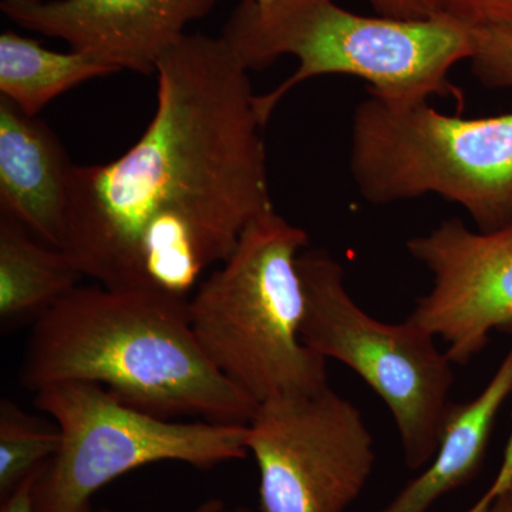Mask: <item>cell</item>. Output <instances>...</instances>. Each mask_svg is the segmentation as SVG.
<instances>
[{"instance_id":"1","label":"cell","mask_w":512,"mask_h":512,"mask_svg":"<svg viewBox=\"0 0 512 512\" xmlns=\"http://www.w3.org/2000/svg\"><path fill=\"white\" fill-rule=\"evenodd\" d=\"M248 72L222 36L187 33L164 53L137 143L110 163L73 167L62 249L80 274L188 298L274 207Z\"/></svg>"},{"instance_id":"2","label":"cell","mask_w":512,"mask_h":512,"mask_svg":"<svg viewBox=\"0 0 512 512\" xmlns=\"http://www.w3.org/2000/svg\"><path fill=\"white\" fill-rule=\"evenodd\" d=\"M25 389L92 383L143 412L248 424L258 403L222 375L191 325L190 298L77 286L35 320Z\"/></svg>"},{"instance_id":"3","label":"cell","mask_w":512,"mask_h":512,"mask_svg":"<svg viewBox=\"0 0 512 512\" xmlns=\"http://www.w3.org/2000/svg\"><path fill=\"white\" fill-rule=\"evenodd\" d=\"M221 36L248 70L285 55L298 59L285 82L255 96L262 126L296 86L328 74L365 80L370 93L387 99H461L450 72L471 55V29L456 20L367 18L333 0H275L269 6L242 0Z\"/></svg>"},{"instance_id":"4","label":"cell","mask_w":512,"mask_h":512,"mask_svg":"<svg viewBox=\"0 0 512 512\" xmlns=\"http://www.w3.org/2000/svg\"><path fill=\"white\" fill-rule=\"evenodd\" d=\"M309 235L269 208L190 299L195 338L229 382L261 404L328 387L326 359L303 342L299 255Z\"/></svg>"},{"instance_id":"5","label":"cell","mask_w":512,"mask_h":512,"mask_svg":"<svg viewBox=\"0 0 512 512\" xmlns=\"http://www.w3.org/2000/svg\"><path fill=\"white\" fill-rule=\"evenodd\" d=\"M350 173L372 204L437 194L470 214L478 231L512 224V111L446 116L427 100L370 96L356 107Z\"/></svg>"},{"instance_id":"6","label":"cell","mask_w":512,"mask_h":512,"mask_svg":"<svg viewBox=\"0 0 512 512\" xmlns=\"http://www.w3.org/2000/svg\"><path fill=\"white\" fill-rule=\"evenodd\" d=\"M35 404L60 433L59 451L36 480V512H92L101 488L148 464L211 470L249 454L248 424L163 419L97 384H50L35 392Z\"/></svg>"},{"instance_id":"7","label":"cell","mask_w":512,"mask_h":512,"mask_svg":"<svg viewBox=\"0 0 512 512\" xmlns=\"http://www.w3.org/2000/svg\"><path fill=\"white\" fill-rule=\"evenodd\" d=\"M298 268L305 291L303 342L362 377L389 407L407 467L427 466L450 412L453 362L413 320L393 325L367 315L349 295L342 265L328 252L305 249Z\"/></svg>"},{"instance_id":"8","label":"cell","mask_w":512,"mask_h":512,"mask_svg":"<svg viewBox=\"0 0 512 512\" xmlns=\"http://www.w3.org/2000/svg\"><path fill=\"white\" fill-rule=\"evenodd\" d=\"M247 446L261 512H346L375 468L362 412L330 387L258 404Z\"/></svg>"},{"instance_id":"9","label":"cell","mask_w":512,"mask_h":512,"mask_svg":"<svg viewBox=\"0 0 512 512\" xmlns=\"http://www.w3.org/2000/svg\"><path fill=\"white\" fill-rule=\"evenodd\" d=\"M407 249L433 274L409 319L446 342L453 365H467L491 332L512 325V224L474 232L450 220Z\"/></svg>"},{"instance_id":"10","label":"cell","mask_w":512,"mask_h":512,"mask_svg":"<svg viewBox=\"0 0 512 512\" xmlns=\"http://www.w3.org/2000/svg\"><path fill=\"white\" fill-rule=\"evenodd\" d=\"M217 0H52L36 5H0L22 28L62 39L74 52L121 70L156 73L165 52L177 45L194 20Z\"/></svg>"},{"instance_id":"11","label":"cell","mask_w":512,"mask_h":512,"mask_svg":"<svg viewBox=\"0 0 512 512\" xmlns=\"http://www.w3.org/2000/svg\"><path fill=\"white\" fill-rule=\"evenodd\" d=\"M74 165L52 128L0 96V208L62 249Z\"/></svg>"},{"instance_id":"12","label":"cell","mask_w":512,"mask_h":512,"mask_svg":"<svg viewBox=\"0 0 512 512\" xmlns=\"http://www.w3.org/2000/svg\"><path fill=\"white\" fill-rule=\"evenodd\" d=\"M512 392V348L476 399L451 404L436 454L382 512H426L468 483L483 463L495 419Z\"/></svg>"},{"instance_id":"13","label":"cell","mask_w":512,"mask_h":512,"mask_svg":"<svg viewBox=\"0 0 512 512\" xmlns=\"http://www.w3.org/2000/svg\"><path fill=\"white\" fill-rule=\"evenodd\" d=\"M84 276L63 249L40 244L10 215H0V320L39 318Z\"/></svg>"},{"instance_id":"14","label":"cell","mask_w":512,"mask_h":512,"mask_svg":"<svg viewBox=\"0 0 512 512\" xmlns=\"http://www.w3.org/2000/svg\"><path fill=\"white\" fill-rule=\"evenodd\" d=\"M119 70L84 53L53 52L18 33L0 35V94L36 117L50 101L87 80Z\"/></svg>"},{"instance_id":"15","label":"cell","mask_w":512,"mask_h":512,"mask_svg":"<svg viewBox=\"0 0 512 512\" xmlns=\"http://www.w3.org/2000/svg\"><path fill=\"white\" fill-rule=\"evenodd\" d=\"M60 447L59 430L42 426L15 403H0V497L12 493Z\"/></svg>"},{"instance_id":"16","label":"cell","mask_w":512,"mask_h":512,"mask_svg":"<svg viewBox=\"0 0 512 512\" xmlns=\"http://www.w3.org/2000/svg\"><path fill=\"white\" fill-rule=\"evenodd\" d=\"M468 60L484 86L512 89V23L471 29Z\"/></svg>"},{"instance_id":"17","label":"cell","mask_w":512,"mask_h":512,"mask_svg":"<svg viewBox=\"0 0 512 512\" xmlns=\"http://www.w3.org/2000/svg\"><path fill=\"white\" fill-rule=\"evenodd\" d=\"M446 18L468 29L512 23V0H443Z\"/></svg>"},{"instance_id":"18","label":"cell","mask_w":512,"mask_h":512,"mask_svg":"<svg viewBox=\"0 0 512 512\" xmlns=\"http://www.w3.org/2000/svg\"><path fill=\"white\" fill-rule=\"evenodd\" d=\"M383 18L429 20L446 18L443 0H369Z\"/></svg>"},{"instance_id":"19","label":"cell","mask_w":512,"mask_h":512,"mask_svg":"<svg viewBox=\"0 0 512 512\" xmlns=\"http://www.w3.org/2000/svg\"><path fill=\"white\" fill-rule=\"evenodd\" d=\"M45 466V464H43ZM42 466V467H43ZM42 467L33 471L28 478L22 481L12 493L2 498L0 512H36L35 507V484Z\"/></svg>"},{"instance_id":"20","label":"cell","mask_w":512,"mask_h":512,"mask_svg":"<svg viewBox=\"0 0 512 512\" xmlns=\"http://www.w3.org/2000/svg\"><path fill=\"white\" fill-rule=\"evenodd\" d=\"M510 487H512V429L510 439L507 441V447H505L500 471H498L494 483L488 488L484 497L487 498L488 501H493L498 495L505 493Z\"/></svg>"},{"instance_id":"21","label":"cell","mask_w":512,"mask_h":512,"mask_svg":"<svg viewBox=\"0 0 512 512\" xmlns=\"http://www.w3.org/2000/svg\"><path fill=\"white\" fill-rule=\"evenodd\" d=\"M231 508L227 507V504L224 501L220 500V498H211V500L205 501L201 505H198L195 510L190 512H232ZM92 512H113L110 510H100V511H92Z\"/></svg>"},{"instance_id":"22","label":"cell","mask_w":512,"mask_h":512,"mask_svg":"<svg viewBox=\"0 0 512 512\" xmlns=\"http://www.w3.org/2000/svg\"><path fill=\"white\" fill-rule=\"evenodd\" d=\"M485 512H512V487L505 493L498 495L494 503Z\"/></svg>"},{"instance_id":"23","label":"cell","mask_w":512,"mask_h":512,"mask_svg":"<svg viewBox=\"0 0 512 512\" xmlns=\"http://www.w3.org/2000/svg\"><path fill=\"white\" fill-rule=\"evenodd\" d=\"M3 3H9V5H36V3H42L43 0H2Z\"/></svg>"},{"instance_id":"24","label":"cell","mask_w":512,"mask_h":512,"mask_svg":"<svg viewBox=\"0 0 512 512\" xmlns=\"http://www.w3.org/2000/svg\"><path fill=\"white\" fill-rule=\"evenodd\" d=\"M244 2L254 3L256 6H269L275 2V0H244Z\"/></svg>"},{"instance_id":"25","label":"cell","mask_w":512,"mask_h":512,"mask_svg":"<svg viewBox=\"0 0 512 512\" xmlns=\"http://www.w3.org/2000/svg\"><path fill=\"white\" fill-rule=\"evenodd\" d=\"M232 512H252L251 510H248V508H235Z\"/></svg>"}]
</instances>
